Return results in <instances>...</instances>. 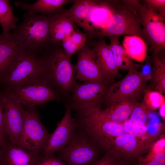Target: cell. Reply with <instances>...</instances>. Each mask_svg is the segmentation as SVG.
<instances>
[{
  "mask_svg": "<svg viewBox=\"0 0 165 165\" xmlns=\"http://www.w3.org/2000/svg\"><path fill=\"white\" fill-rule=\"evenodd\" d=\"M51 16L32 14L24 15L23 22L9 32L20 50L35 54L53 45L50 33Z\"/></svg>",
  "mask_w": 165,
  "mask_h": 165,
  "instance_id": "6da1fadb",
  "label": "cell"
},
{
  "mask_svg": "<svg viewBox=\"0 0 165 165\" xmlns=\"http://www.w3.org/2000/svg\"><path fill=\"white\" fill-rule=\"evenodd\" d=\"M77 126L92 140L99 148L108 152L115 139L126 133L123 124L115 123L108 119L100 108L77 111Z\"/></svg>",
  "mask_w": 165,
  "mask_h": 165,
  "instance_id": "7a4b0ae2",
  "label": "cell"
},
{
  "mask_svg": "<svg viewBox=\"0 0 165 165\" xmlns=\"http://www.w3.org/2000/svg\"><path fill=\"white\" fill-rule=\"evenodd\" d=\"M111 16L96 37L134 35L145 42L140 15L130 0H105Z\"/></svg>",
  "mask_w": 165,
  "mask_h": 165,
  "instance_id": "3957f363",
  "label": "cell"
},
{
  "mask_svg": "<svg viewBox=\"0 0 165 165\" xmlns=\"http://www.w3.org/2000/svg\"><path fill=\"white\" fill-rule=\"evenodd\" d=\"M44 50L46 56L40 59L45 66L47 78L54 87L65 94L71 92L77 83L75 65L67 57L60 43Z\"/></svg>",
  "mask_w": 165,
  "mask_h": 165,
  "instance_id": "277c9868",
  "label": "cell"
},
{
  "mask_svg": "<svg viewBox=\"0 0 165 165\" xmlns=\"http://www.w3.org/2000/svg\"><path fill=\"white\" fill-rule=\"evenodd\" d=\"M46 73L44 64L35 54L20 50L2 79L9 90L37 80Z\"/></svg>",
  "mask_w": 165,
  "mask_h": 165,
  "instance_id": "5b68a950",
  "label": "cell"
},
{
  "mask_svg": "<svg viewBox=\"0 0 165 165\" xmlns=\"http://www.w3.org/2000/svg\"><path fill=\"white\" fill-rule=\"evenodd\" d=\"M140 17L145 41L152 55L158 56L165 50V16L149 9L139 0H132Z\"/></svg>",
  "mask_w": 165,
  "mask_h": 165,
  "instance_id": "8992f818",
  "label": "cell"
},
{
  "mask_svg": "<svg viewBox=\"0 0 165 165\" xmlns=\"http://www.w3.org/2000/svg\"><path fill=\"white\" fill-rule=\"evenodd\" d=\"M147 80L141 71L130 68L123 79L110 85L105 102L108 106L124 100L138 101L146 90Z\"/></svg>",
  "mask_w": 165,
  "mask_h": 165,
  "instance_id": "52a82bcc",
  "label": "cell"
},
{
  "mask_svg": "<svg viewBox=\"0 0 165 165\" xmlns=\"http://www.w3.org/2000/svg\"><path fill=\"white\" fill-rule=\"evenodd\" d=\"M46 75L43 77L21 86L8 90L21 103L28 107L59 101L60 95Z\"/></svg>",
  "mask_w": 165,
  "mask_h": 165,
  "instance_id": "ba28073f",
  "label": "cell"
},
{
  "mask_svg": "<svg viewBox=\"0 0 165 165\" xmlns=\"http://www.w3.org/2000/svg\"><path fill=\"white\" fill-rule=\"evenodd\" d=\"M98 148L82 132H74L69 143L60 151L59 158L67 165H90L98 160Z\"/></svg>",
  "mask_w": 165,
  "mask_h": 165,
  "instance_id": "9c48e42d",
  "label": "cell"
},
{
  "mask_svg": "<svg viewBox=\"0 0 165 165\" xmlns=\"http://www.w3.org/2000/svg\"><path fill=\"white\" fill-rule=\"evenodd\" d=\"M34 107H28L25 109L24 124L17 145L25 149L40 154L43 151L50 134L42 125Z\"/></svg>",
  "mask_w": 165,
  "mask_h": 165,
  "instance_id": "30bf717a",
  "label": "cell"
},
{
  "mask_svg": "<svg viewBox=\"0 0 165 165\" xmlns=\"http://www.w3.org/2000/svg\"><path fill=\"white\" fill-rule=\"evenodd\" d=\"M109 83L93 81L77 82L71 91L70 106L77 111L93 108H101L105 102L110 86Z\"/></svg>",
  "mask_w": 165,
  "mask_h": 165,
  "instance_id": "8fae6325",
  "label": "cell"
},
{
  "mask_svg": "<svg viewBox=\"0 0 165 165\" xmlns=\"http://www.w3.org/2000/svg\"><path fill=\"white\" fill-rule=\"evenodd\" d=\"M6 127L9 141L17 145L24 127L25 109L10 92L2 95Z\"/></svg>",
  "mask_w": 165,
  "mask_h": 165,
  "instance_id": "7c38bea8",
  "label": "cell"
},
{
  "mask_svg": "<svg viewBox=\"0 0 165 165\" xmlns=\"http://www.w3.org/2000/svg\"><path fill=\"white\" fill-rule=\"evenodd\" d=\"M102 1L75 0L72 6L64 9L60 13L72 20L75 24L83 28L88 35V38H96L99 31L93 25L92 18L94 10L101 6Z\"/></svg>",
  "mask_w": 165,
  "mask_h": 165,
  "instance_id": "4fadbf2b",
  "label": "cell"
},
{
  "mask_svg": "<svg viewBox=\"0 0 165 165\" xmlns=\"http://www.w3.org/2000/svg\"><path fill=\"white\" fill-rule=\"evenodd\" d=\"M152 145L143 139L126 133L117 137L108 153L118 161H137Z\"/></svg>",
  "mask_w": 165,
  "mask_h": 165,
  "instance_id": "5bb4252c",
  "label": "cell"
},
{
  "mask_svg": "<svg viewBox=\"0 0 165 165\" xmlns=\"http://www.w3.org/2000/svg\"><path fill=\"white\" fill-rule=\"evenodd\" d=\"M72 108L66 105L64 115L54 132L50 134L42 154L47 155L63 149L70 141L77 126L71 116Z\"/></svg>",
  "mask_w": 165,
  "mask_h": 165,
  "instance_id": "9a60e30c",
  "label": "cell"
},
{
  "mask_svg": "<svg viewBox=\"0 0 165 165\" xmlns=\"http://www.w3.org/2000/svg\"><path fill=\"white\" fill-rule=\"evenodd\" d=\"M76 53L77 60L75 65L76 80L109 82L101 73L93 49L86 42L85 46Z\"/></svg>",
  "mask_w": 165,
  "mask_h": 165,
  "instance_id": "2e32d148",
  "label": "cell"
},
{
  "mask_svg": "<svg viewBox=\"0 0 165 165\" xmlns=\"http://www.w3.org/2000/svg\"><path fill=\"white\" fill-rule=\"evenodd\" d=\"M86 43L93 49L98 65L105 79L110 82L118 75V70L115 64L109 45L104 37L97 41L91 39Z\"/></svg>",
  "mask_w": 165,
  "mask_h": 165,
  "instance_id": "e0dca14e",
  "label": "cell"
},
{
  "mask_svg": "<svg viewBox=\"0 0 165 165\" xmlns=\"http://www.w3.org/2000/svg\"><path fill=\"white\" fill-rule=\"evenodd\" d=\"M40 155L6 141L0 155V165H34Z\"/></svg>",
  "mask_w": 165,
  "mask_h": 165,
  "instance_id": "ac0fdd59",
  "label": "cell"
},
{
  "mask_svg": "<svg viewBox=\"0 0 165 165\" xmlns=\"http://www.w3.org/2000/svg\"><path fill=\"white\" fill-rule=\"evenodd\" d=\"M70 0H38L32 4H28L21 1H16L15 5L20 7L27 13L50 16L61 13L64 10V6L68 3L73 2Z\"/></svg>",
  "mask_w": 165,
  "mask_h": 165,
  "instance_id": "d6986e66",
  "label": "cell"
},
{
  "mask_svg": "<svg viewBox=\"0 0 165 165\" xmlns=\"http://www.w3.org/2000/svg\"><path fill=\"white\" fill-rule=\"evenodd\" d=\"M138 102V101L135 100H123L108 106L102 111L105 116L112 122L123 124L130 117Z\"/></svg>",
  "mask_w": 165,
  "mask_h": 165,
  "instance_id": "ffe728a7",
  "label": "cell"
},
{
  "mask_svg": "<svg viewBox=\"0 0 165 165\" xmlns=\"http://www.w3.org/2000/svg\"><path fill=\"white\" fill-rule=\"evenodd\" d=\"M20 50L9 32L0 35V79H2Z\"/></svg>",
  "mask_w": 165,
  "mask_h": 165,
  "instance_id": "44dd1931",
  "label": "cell"
},
{
  "mask_svg": "<svg viewBox=\"0 0 165 165\" xmlns=\"http://www.w3.org/2000/svg\"><path fill=\"white\" fill-rule=\"evenodd\" d=\"M50 16V35L53 44L57 45L72 33L75 28V23L60 13Z\"/></svg>",
  "mask_w": 165,
  "mask_h": 165,
  "instance_id": "7402d4cb",
  "label": "cell"
},
{
  "mask_svg": "<svg viewBox=\"0 0 165 165\" xmlns=\"http://www.w3.org/2000/svg\"><path fill=\"white\" fill-rule=\"evenodd\" d=\"M123 47L130 57L133 61L142 62L148 56V47L141 38L134 35L124 36Z\"/></svg>",
  "mask_w": 165,
  "mask_h": 165,
  "instance_id": "603a6c76",
  "label": "cell"
},
{
  "mask_svg": "<svg viewBox=\"0 0 165 165\" xmlns=\"http://www.w3.org/2000/svg\"><path fill=\"white\" fill-rule=\"evenodd\" d=\"M118 36L108 37L110 48L116 66L118 70H129L132 68H136V65L128 55L121 44Z\"/></svg>",
  "mask_w": 165,
  "mask_h": 165,
  "instance_id": "cb8c5ba5",
  "label": "cell"
},
{
  "mask_svg": "<svg viewBox=\"0 0 165 165\" xmlns=\"http://www.w3.org/2000/svg\"><path fill=\"white\" fill-rule=\"evenodd\" d=\"M152 65L151 81L148 89L153 90L163 94L165 93V58L158 56L151 57Z\"/></svg>",
  "mask_w": 165,
  "mask_h": 165,
  "instance_id": "d4e9b609",
  "label": "cell"
},
{
  "mask_svg": "<svg viewBox=\"0 0 165 165\" xmlns=\"http://www.w3.org/2000/svg\"><path fill=\"white\" fill-rule=\"evenodd\" d=\"M87 39L88 35L86 33L82 32L75 28L69 36L61 41L62 48L69 60H70L73 55L85 46Z\"/></svg>",
  "mask_w": 165,
  "mask_h": 165,
  "instance_id": "484cf974",
  "label": "cell"
},
{
  "mask_svg": "<svg viewBox=\"0 0 165 165\" xmlns=\"http://www.w3.org/2000/svg\"><path fill=\"white\" fill-rule=\"evenodd\" d=\"M164 140L161 138L153 145L147 155L138 160V165H165Z\"/></svg>",
  "mask_w": 165,
  "mask_h": 165,
  "instance_id": "4316f807",
  "label": "cell"
},
{
  "mask_svg": "<svg viewBox=\"0 0 165 165\" xmlns=\"http://www.w3.org/2000/svg\"><path fill=\"white\" fill-rule=\"evenodd\" d=\"M18 20L13 13L9 1L0 0V24L2 33H7L15 29Z\"/></svg>",
  "mask_w": 165,
  "mask_h": 165,
  "instance_id": "83f0119b",
  "label": "cell"
},
{
  "mask_svg": "<svg viewBox=\"0 0 165 165\" xmlns=\"http://www.w3.org/2000/svg\"><path fill=\"white\" fill-rule=\"evenodd\" d=\"M150 109L143 101L138 102L130 116V120L141 126L147 125Z\"/></svg>",
  "mask_w": 165,
  "mask_h": 165,
  "instance_id": "f1b7e54d",
  "label": "cell"
},
{
  "mask_svg": "<svg viewBox=\"0 0 165 165\" xmlns=\"http://www.w3.org/2000/svg\"><path fill=\"white\" fill-rule=\"evenodd\" d=\"M143 101L150 110H154L165 104V98L163 94L150 90H146L143 96Z\"/></svg>",
  "mask_w": 165,
  "mask_h": 165,
  "instance_id": "f546056e",
  "label": "cell"
},
{
  "mask_svg": "<svg viewBox=\"0 0 165 165\" xmlns=\"http://www.w3.org/2000/svg\"><path fill=\"white\" fill-rule=\"evenodd\" d=\"M34 165H67L60 158L53 154L47 155H40Z\"/></svg>",
  "mask_w": 165,
  "mask_h": 165,
  "instance_id": "4dcf8cb0",
  "label": "cell"
},
{
  "mask_svg": "<svg viewBox=\"0 0 165 165\" xmlns=\"http://www.w3.org/2000/svg\"><path fill=\"white\" fill-rule=\"evenodd\" d=\"M142 1L150 9L165 16V0H145Z\"/></svg>",
  "mask_w": 165,
  "mask_h": 165,
  "instance_id": "1f68e13d",
  "label": "cell"
},
{
  "mask_svg": "<svg viewBox=\"0 0 165 165\" xmlns=\"http://www.w3.org/2000/svg\"><path fill=\"white\" fill-rule=\"evenodd\" d=\"M118 161L108 153L90 165H117Z\"/></svg>",
  "mask_w": 165,
  "mask_h": 165,
  "instance_id": "d6a6232c",
  "label": "cell"
},
{
  "mask_svg": "<svg viewBox=\"0 0 165 165\" xmlns=\"http://www.w3.org/2000/svg\"><path fill=\"white\" fill-rule=\"evenodd\" d=\"M0 133L4 137L7 135L5 124L4 105L2 95L0 96Z\"/></svg>",
  "mask_w": 165,
  "mask_h": 165,
  "instance_id": "836d02e7",
  "label": "cell"
},
{
  "mask_svg": "<svg viewBox=\"0 0 165 165\" xmlns=\"http://www.w3.org/2000/svg\"><path fill=\"white\" fill-rule=\"evenodd\" d=\"M117 165H138L137 161H118Z\"/></svg>",
  "mask_w": 165,
  "mask_h": 165,
  "instance_id": "e575fe53",
  "label": "cell"
},
{
  "mask_svg": "<svg viewBox=\"0 0 165 165\" xmlns=\"http://www.w3.org/2000/svg\"><path fill=\"white\" fill-rule=\"evenodd\" d=\"M165 104L159 107L160 114L163 119H165Z\"/></svg>",
  "mask_w": 165,
  "mask_h": 165,
  "instance_id": "d590c367",
  "label": "cell"
},
{
  "mask_svg": "<svg viewBox=\"0 0 165 165\" xmlns=\"http://www.w3.org/2000/svg\"><path fill=\"white\" fill-rule=\"evenodd\" d=\"M4 136L0 133V148H3L6 142Z\"/></svg>",
  "mask_w": 165,
  "mask_h": 165,
  "instance_id": "8d00e7d4",
  "label": "cell"
},
{
  "mask_svg": "<svg viewBox=\"0 0 165 165\" xmlns=\"http://www.w3.org/2000/svg\"><path fill=\"white\" fill-rule=\"evenodd\" d=\"M2 148H0V155L1 153V152H2Z\"/></svg>",
  "mask_w": 165,
  "mask_h": 165,
  "instance_id": "74e56055",
  "label": "cell"
}]
</instances>
